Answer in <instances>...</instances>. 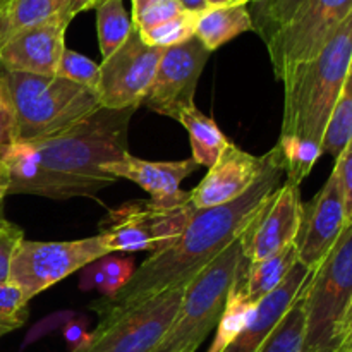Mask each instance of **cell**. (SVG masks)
<instances>
[{"instance_id":"cell-1","label":"cell","mask_w":352,"mask_h":352,"mask_svg":"<svg viewBox=\"0 0 352 352\" xmlns=\"http://www.w3.org/2000/svg\"><path fill=\"white\" fill-rule=\"evenodd\" d=\"M136 109H100L71 129L47 140L16 141L0 157L9 195L54 199L86 196L109 188L116 179L103 165L127 151V129Z\"/></svg>"},{"instance_id":"cell-2","label":"cell","mask_w":352,"mask_h":352,"mask_svg":"<svg viewBox=\"0 0 352 352\" xmlns=\"http://www.w3.org/2000/svg\"><path fill=\"white\" fill-rule=\"evenodd\" d=\"M267 155L261 175L241 198L213 208L196 210L182 236L170 248L151 254L116 296L93 302L91 309L100 318L119 315L167 289L188 284L227 246L239 239L280 188L284 175L280 155L275 146Z\"/></svg>"},{"instance_id":"cell-3","label":"cell","mask_w":352,"mask_h":352,"mask_svg":"<svg viewBox=\"0 0 352 352\" xmlns=\"http://www.w3.org/2000/svg\"><path fill=\"white\" fill-rule=\"evenodd\" d=\"M352 60V12L311 60L296 67L284 85V136L322 144Z\"/></svg>"},{"instance_id":"cell-4","label":"cell","mask_w":352,"mask_h":352,"mask_svg":"<svg viewBox=\"0 0 352 352\" xmlns=\"http://www.w3.org/2000/svg\"><path fill=\"white\" fill-rule=\"evenodd\" d=\"M16 120V141L47 140L102 109L95 89L58 76L0 72Z\"/></svg>"},{"instance_id":"cell-5","label":"cell","mask_w":352,"mask_h":352,"mask_svg":"<svg viewBox=\"0 0 352 352\" xmlns=\"http://www.w3.org/2000/svg\"><path fill=\"white\" fill-rule=\"evenodd\" d=\"M241 237L186 284L177 315L153 352L198 351L219 323L234 277L246 260Z\"/></svg>"},{"instance_id":"cell-6","label":"cell","mask_w":352,"mask_h":352,"mask_svg":"<svg viewBox=\"0 0 352 352\" xmlns=\"http://www.w3.org/2000/svg\"><path fill=\"white\" fill-rule=\"evenodd\" d=\"M352 302V223L306 285V332L302 352H336Z\"/></svg>"},{"instance_id":"cell-7","label":"cell","mask_w":352,"mask_h":352,"mask_svg":"<svg viewBox=\"0 0 352 352\" xmlns=\"http://www.w3.org/2000/svg\"><path fill=\"white\" fill-rule=\"evenodd\" d=\"M196 208L191 203L162 206L151 199H134L109 210L100 222V236L109 253L151 254L170 248L191 222Z\"/></svg>"},{"instance_id":"cell-8","label":"cell","mask_w":352,"mask_h":352,"mask_svg":"<svg viewBox=\"0 0 352 352\" xmlns=\"http://www.w3.org/2000/svg\"><path fill=\"white\" fill-rule=\"evenodd\" d=\"M184 291L186 284L175 285L127 311L103 316L71 352H153L170 329Z\"/></svg>"},{"instance_id":"cell-9","label":"cell","mask_w":352,"mask_h":352,"mask_svg":"<svg viewBox=\"0 0 352 352\" xmlns=\"http://www.w3.org/2000/svg\"><path fill=\"white\" fill-rule=\"evenodd\" d=\"M107 254L110 253L100 234L86 239L55 243L23 239L10 260L9 280L33 299Z\"/></svg>"},{"instance_id":"cell-10","label":"cell","mask_w":352,"mask_h":352,"mask_svg":"<svg viewBox=\"0 0 352 352\" xmlns=\"http://www.w3.org/2000/svg\"><path fill=\"white\" fill-rule=\"evenodd\" d=\"M352 12V0H301L287 24L267 43L278 81L311 60Z\"/></svg>"},{"instance_id":"cell-11","label":"cell","mask_w":352,"mask_h":352,"mask_svg":"<svg viewBox=\"0 0 352 352\" xmlns=\"http://www.w3.org/2000/svg\"><path fill=\"white\" fill-rule=\"evenodd\" d=\"M165 48L150 47L133 28L129 38L100 64L98 95L103 109H136L153 81Z\"/></svg>"},{"instance_id":"cell-12","label":"cell","mask_w":352,"mask_h":352,"mask_svg":"<svg viewBox=\"0 0 352 352\" xmlns=\"http://www.w3.org/2000/svg\"><path fill=\"white\" fill-rule=\"evenodd\" d=\"M208 57L210 52L196 36L165 48L141 105L177 119L184 107L195 105L196 86Z\"/></svg>"},{"instance_id":"cell-13","label":"cell","mask_w":352,"mask_h":352,"mask_svg":"<svg viewBox=\"0 0 352 352\" xmlns=\"http://www.w3.org/2000/svg\"><path fill=\"white\" fill-rule=\"evenodd\" d=\"M302 206L299 186L285 181L241 237L244 258L253 263L294 244L302 223Z\"/></svg>"},{"instance_id":"cell-14","label":"cell","mask_w":352,"mask_h":352,"mask_svg":"<svg viewBox=\"0 0 352 352\" xmlns=\"http://www.w3.org/2000/svg\"><path fill=\"white\" fill-rule=\"evenodd\" d=\"M302 208V223L296 241L298 260L315 272L329 256L347 226L342 189L336 172L332 170L322 191Z\"/></svg>"},{"instance_id":"cell-15","label":"cell","mask_w":352,"mask_h":352,"mask_svg":"<svg viewBox=\"0 0 352 352\" xmlns=\"http://www.w3.org/2000/svg\"><path fill=\"white\" fill-rule=\"evenodd\" d=\"M71 21L64 12L26 28L0 43V67L6 72L55 76L65 50V30Z\"/></svg>"},{"instance_id":"cell-16","label":"cell","mask_w":352,"mask_h":352,"mask_svg":"<svg viewBox=\"0 0 352 352\" xmlns=\"http://www.w3.org/2000/svg\"><path fill=\"white\" fill-rule=\"evenodd\" d=\"M267 160V153L254 157L230 141L219 160L189 192V203L196 210H205L241 198L258 181Z\"/></svg>"},{"instance_id":"cell-17","label":"cell","mask_w":352,"mask_h":352,"mask_svg":"<svg viewBox=\"0 0 352 352\" xmlns=\"http://www.w3.org/2000/svg\"><path fill=\"white\" fill-rule=\"evenodd\" d=\"M103 172L116 179H127L148 191L150 199L162 206H177L189 201V192L182 191L181 182L196 172L199 165L192 158L179 162H151L124 155L120 160L103 165Z\"/></svg>"},{"instance_id":"cell-18","label":"cell","mask_w":352,"mask_h":352,"mask_svg":"<svg viewBox=\"0 0 352 352\" xmlns=\"http://www.w3.org/2000/svg\"><path fill=\"white\" fill-rule=\"evenodd\" d=\"M253 30V17L246 6L210 7L196 19L195 36L212 54L227 41Z\"/></svg>"},{"instance_id":"cell-19","label":"cell","mask_w":352,"mask_h":352,"mask_svg":"<svg viewBox=\"0 0 352 352\" xmlns=\"http://www.w3.org/2000/svg\"><path fill=\"white\" fill-rule=\"evenodd\" d=\"M246 268L248 260H244L237 270L236 277H234L232 285H230L226 308H223L222 316L217 323L215 339L206 352H223V349L243 332V329L250 323L254 311H256L258 305L251 302L246 294Z\"/></svg>"},{"instance_id":"cell-20","label":"cell","mask_w":352,"mask_h":352,"mask_svg":"<svg viewBox=\"0 0 352 352\" xmlns=\"http://www.w3.org/2000/svg\"><path fill=\"white\" fill-rule=\"evenodd\" d=\"M179 122L188 131L192 148V160L199 167H212L223 153L230 141L217 122L199 112L196 105L184 107L177 116Z\"/></svg>"},{"instance_id":"cell-21","label":"cell","mask_w":352,"mask_h":352,"mask_svg":"<svg viewBox=\"0 0 352 352\" xmlns=\"http://www.w3.org/2000/svg\"><path fill=\"white\" fill-rule=\"evenodd\" d=\"M298 261L296 243L260 261H253V263L248 261L246 294L250 301L260 305L261 299L272 294L285 280Z\"/></svg>"},{"instance_id":"cell-22","label":"cell","mask_w":352,"mask_h":352,"mask_svg":"<svg viewBox=\"0 0 352 352\" xmlns=\"http://www.w3.org/2000/svg\"><path fill=\"white\" fill-rule=\"evenodd\" d=\"M69 0H6L0 9V43L14 33L64 12Z\"/></svg>"},{"instance_id":"cell-23","label":"cell","mask_w":352,"mask_h":352,"mask_svg":"<svg viewBox=\"0 0 352 352\" xmlns=\"http://www.w3.org/2000/svg\"><path fill=\"white\" fill-rule=\"evenodd\" d=\"M275 148L280 155L284 174L287 177L285 181L296 186H301V182L311 174L315 164L323 155L322 144L298 136H284V134H280Z\"/></svg>"},{"instance_id":"cell-24","label":"cell","mask_w":352,"mask_h":352,"mask_svg":"<svg viewBox=\"0 0 352 352\" xmlns=\"http://www.w3.org/2000/svg\"><path fill=\"white\" fill-rule=\"evenodd\" d=\"M96 9V28L102 58H109L133 31V21L127 16L122 0H102Z\"/></svg>"},{"instance_id":"cell-25","label":"cell","mask_w":352,"mask_h":352,"mask_svg":"<svg viewBox=\"0 0 352 352\" xmlns=\"http://www.w3.org/2000/svg\"><path fill=\"white\" fill-rule=\"evenodd\" d=\"M306 285L258 352H302L306 332Z\"/></svg>"},{"instance_id":"cell-26","label":"cell","mask_w":352,"mask_h":352,"mask_svg":"<svg viewBox=\"0 0 352 352\" xmlns=\"http://www.w3.org/2000/svg\"><path fill=\"white\" fill-rule=\"evenodd\" d=\"M352 140V60L322 141L323 153L339 157Z\"/></svg>"},{"instance_id":"cell-27","label":"cell","mask_w":352,"mask_h":352,"mask_svg":"<svg viewBox=\"0 0 352 352\" xmlns=\"http://www.w3.org/2000/svg\"><path fill=\"white\" fill-rule=\"evenodd\" d=\"M254 3V16H251L253 31L260 33L261 40L267 45L291 21L301 0H260Z\"/></svg>"},{"instance_id":"cell-28","label":"cell","mask_w":352,"mask_h":352,"mask_svg":"<svg viewBox=\"0 0 352 352\" xmlns=\"http://www.w3.org/2000/svg\"><path fill=\"white\" fill-rule=\"evenodd\" d=\"M196 19L198 16L191 12H182L179 16L172 17V19L165 21V23L157 24L148 30H138L141 38L146 45L157 48H168L174 45L184 43V41L191 40L195 36L196 31Z\"/></svg>"},{"instance_id":"cell-29","label":"cell","mask_w":352,"mask_h":352,"mask_svg":"<svg viewBox=\"0 0 352 352\" xmlns=\"http://www.w3.org/2000/svg\"><path fill=\"white\" fill-rule=\"evenodd\" d=\"M31 299L10 280L0 282V337L23 327Z\"/></svg>"},{"instance_id":"cell-30","label":"cell","mask_w":352,"mask_h":352,"mask_svg":"<svg viewBox=\"0 0 352 352\" xmlns=\"http://www.w3.org/2000/svg\"><path fill=\"white\" fill-rule=\"evenodd\" d=\"M55 76L69 79V81L76 82V85L86 86V88L98 91L100 65L96 62H93L91 58L85 57L82 54L71 50L67 47H65L64 54H62L60 62H58L57 74Z\"/></svg>"},{"instance_id":"cell-31","label":"cell","mask_w":352,"mask_h":352,"mask_svg":"<svg viewBox=\"0 0 352 352\" xmlns=\"http://www.w3.org/2000/svg\"><path fill=\"white\" fill-rule=\"evenodd\" d=\"M96 263H98L103 275V282L98 289L103 294L102 298H112V296H116L131 280L134 270H136L134 268V261L122 253H120V256H116L113 253H110L107 256L100 258Z\"/></svg>"},{"instance_id":"cell-32","label":"cell","mask_w":352,"mask_h":352,"mask_svg":"<svg viewBox=\"0 0 352 352\" xmlns=\"http://www.w3.org/2000/svg\"><path fill=\"white\" fill-rule=\"evenodd\" d=\"M177 0H133V26L148 30L182 14Z\"/></svg>"},{"instance_id":"cell-33","label":"cell","mask_w":352,"mask_h":352,"mask_svg":"<svg viewBox=\"0 0 352 352\" xmlns=\"http://www.w3.org/2000/svg\"><path fill=\"white\" fill-rule=\"evenodd\" d=\"M24 239V232L19 226L0 217V282L9 280V268L17 244Z\"/></svg>"},{"instance_id":"cell-34","label":"cell","mask_w":352,"mask_h":352,"mask_svg":"<svg viewBox=\"0 0 352 352\" xmlns=\"http://www.w3.org/2000/svg\"><path fill=\"white\" fill-rule=\"evenodd\" d=\"M333 172L339 177L340 189H342L346 222L352 223V141L344 148L342 153L337 157Z\"/></svg>"},{"instance_id":"cell-35","label":"cell","mask_w":352,"mask_h":352,"mask_svg":"<svg viewBox=\"0 0 352 352\" xmlns=\"http://www.w3.org/2000/svg\"><path fill=\"white\" fill-rule=\"evenodd\" d=\"M12 143H16V120H14L12 107L7 98L6 88L0 79V157Z\"/></svg>"},{"instance_id":"cell-36","label":"cell","mask_w":352,"mask_h":352,"mask_svg":"<svg viewBox=\"0 0 352 352\" xmlns=\"http://www.w3.org/2000/svg\"><path fill=\"white\" fill-rule=\"evenodd\" d=\"M100 2H102V0H69L64 14L69 21H72L79 12H85V10L93 9V7L98 6Z\"/></svg>"},{"instance_id":"cell-37","label":"cell","mask_w":352,"mask_h":352,"mask_svg":"<svg viewBox=\"0 0 352 352\" xmlns=\"http://www.w3.org/2000/svg\"><path fill=\"white\" fill-rule=\"evenodd\" d=\"M177 2L181 3L182 10L196 14V16H199V14H203L205 10L210 9L208 0H177Z\"/></svg>"},{"instance_id":"cell-38","label":"cell","mask_w":352,"mask_h":352,"mask_svg":"<svg viewBox=\"0 0 352 352\" xmlns=\"http://www.w3.org/2000/svg\"><path fill=\"white\" fill-rule=\"evenodd\" d=\"M7 195H9V182H7V175L6 172H0V217H3L2 205Z\"/></svg>"},{"instance_id":"cell-39","label":"cell","mask_w":352,"mask_h":352,"mask_svg":"<svg viewBox=\"0 0 352 352\" xmlns=\"http://www.w3.org/2000/svg\"><path fill=\"white\" fill-rule=\"evenodd\" d=\"M210 7H223V6H248L250 0H208Z\"/></svg>"},{"instance_id":"cell-40","label":"cell","mask_w":352,"mask_h":352,"mask_svg":"<svg viewBox=\"0 0 352 352\" xmlns=\"http://www.w3.org/2000/svg\"><path fill=\"white\" fill-rule=\"evenodd\" d=\"M351 330H352V302H351V306H349V311H347L346 318H344L342 332H340V342H342V339L347 336V333L351 332ZM340 342H339V344H340Z\"/></svg>"},{"instance_id":"cell-41","label":"cell","mask_w":352,"mask_h":352,"mask_svg":"<svg viewBox=\"0 0 352 352\" xmlns=\"http://www.w3.org/2000/svg\"><path fill=\"white\" fill-rule=\"evenodd\" d=\"M336 352H352V330L342 339Z\"/></svg>"},{"instance_id":"cell-42","label":"cell","mask_w":352,"mask_h":352,"mask_svg":"<svg viewBox=\"0 0 352 352\" xmlns=\"http://www.w3.org/2000/svg\"><path fill=\"white\" fill-rule=\"evenodd\" d=\"M0 172H3V167H2V164H0Z\"/></svg>"},{"instance_id":"cell-43","label":"cell","mask_w":352,"mask_h":352,"mask_svg":"<svg viewBox=\"0 0 352 352\" xmlns=\"http://www.w3.org/2000/svg\"><path fill=\"white\" fill-rule=\"evenodd\" d=\"M250 2H260V0H250Z\"/></svg>"},{"instance_id":"cell-44","label":"cell","mask_w":352,"mask_h":352,"mask_svg":"<svg viewBox=\"0 0 352 352\" xmlns=\"http://www.w3.org/2000/svg\"><path fill=\"white\" fill-rule=\"evenodd\" d=\"M3 2H6V0H2V6H3ZM0 9H2V7H0Z\"/></svg>"},{"instance_id":"cell-45","label":"cell","mask_w":352,"mask_h":352,"mask_svg":"<svg viewBox=\"0 0 352 352\" xmlns=\"http://www.w3.org/2000/svg\"><path fill=\"white\" fill-rule=\"evenodd\" d=\"M0 7H2V0H0Z\"/></svg>"},{"instance_id":"cell-46","label":"cell","mask_w":352,"mask_h":352,"mask_svg":"<svg viewBox=\"0 0 352 352\" xmlns=\"http://www.w3.org/2000/svg\"><path fill=\"white\" fill-rule=\"evenodd\" d=\"M351 141H352V140H351Z\"/></svg>"}]
</instances>
